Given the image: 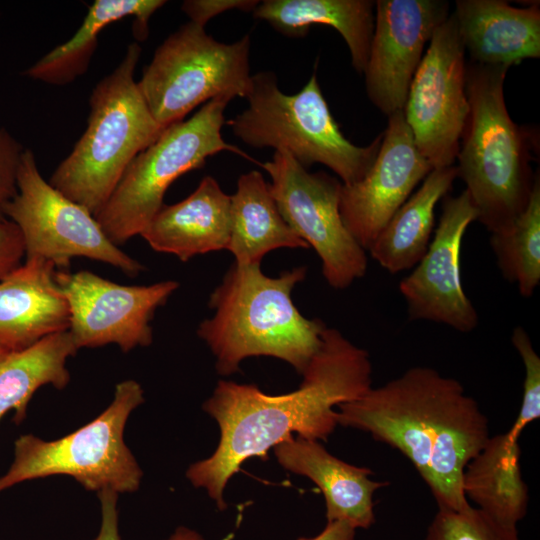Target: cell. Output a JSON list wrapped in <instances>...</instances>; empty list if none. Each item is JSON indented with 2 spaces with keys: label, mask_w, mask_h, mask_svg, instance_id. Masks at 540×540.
Wrapping results in <instances>:
<instances>
[{
  "label": "cell",
  "mask_w": 540,
  "mask_h": 540,
  "mask_svg": "<svg viewBox=\"0 0 540 540\" xmlns=\"http://www.w3.org/2000/svg\"><path fill=\"white\" fill-rule=\"evenodd\" d=\"M477 220L469 194L443 198L442 213L427 252L399 283L410 320L447 325L461 333L473 331L478 313L461 280L460 252L467 227Z\"/></svg>",
  "instance_id": "obj_14"
},
{
  "label": "cell",
  "mask_w": 540,
  "mask_h": 540,
  "mask_svg": "<svg viewBox=\"0 0 540 540\" xmlns=\"http://www.w3.org/2000/svg\"><path fill=\"white\" fill-rule=\"evenodd\" d=\"M231 230L227 246L241 265L260 264L278 248H309L287 224L259 171L242 174L230 195Z\"/></svg>",
  "instance_id": "obj_24"
},
{
  "label": "cell",
  "mask_w": 540,
  "mask_h": 540,
  "mask_svg": "<svg viewBox=\"0 0 540 540\" xmlns=\"http://www.w3.org/2000/svg\"><path fill=\"white\" fill-rule=\"evenodd\" d=\"M365 74L370 101L384 114L403 110L423 51L449 17L444 0H377Z\"/></svg>",
  "instance_id": "obj_15"
},
{
  "label": "cell",
  "mask_w": 540,
  "mask_h": 540,
  "mask_svg": "<svg viewBox=\"0 0 540 540\" xmlns=\"http://www.w3.org/2000/svg\"><path fill=\"white\" fill-rule=\"evenodd\" d=\"M424 540H520L517 527L495 521L477 507L438 510Z\"/></svg>",
  "instance_id": "obj_28"
},
{
  "label": "cell",
  "mask_w": 540,
  "mask_h": 540,
  "mask_svg": "<svg viewBox=\"0 0 540 540\" xmlns=\"http://www.w3.org/2000/svg\"><path fill=\"white\" fill-rule=\"evenodd\" d=\"M278 463L305 476L323 494L327 522L346 521L355 529L375 523L374 493L389 483L371 478L373 471L349 464L328 452L317 440L293 436L273 447Z\"/></svg>",
  "instance_id": "obj_18"
},
{
  "label": "cell",
  "mask_w": 540,
  "mask_h": 540,
  "mask_svg": "<svg viewBox=\"0 0 540 540\" xmlns=\"http://www.w3.org/2000/svg\"><path fill=\"white\" fill-rule=\"evenodd\" d=\"M356 529L346 521L327 522L324 529L314 537L296 540H355Z\"/></svg>",
  "instance_id": "obj_34"
},
{
  "label": "cell",
  "mask_w": 540,
  "mask_h": 540,
  "mask_svg": "<svg viewBox=\"0 0 540 540\" xmlns=\"http://www.w3.org/2000/svg\"><path fill=\"white\" fill-rule=\"evenodd\" d=\"M455 17L471 62L489 66L519 64L540 57V7L516 8L501 0H457Z\"/></svg>",
  "instance_id": "obj_20"
},
{
  "label": "cell",
  "mask_w": 540,
  "mask_h": 540,
  "mask_svg": "<svg viewBox=\"0 0 540 540\" xmlns=\"http://www.w3.org/2000/svg\"><path fill=\"white\" fill-rule=\"evenodd\" d=\"M55 279L69 306L68 331L78 350L115 344L129 352L149 346L156 310L179 287L174 280L122 285L87 270H57Z\"/></svg>",
  "instance_id": "obj_13"
},
{
  "label": "cell",
  "mask_w": 540,
  "mask_h": 540,
  "mask_svg": "<svg viewBox=\"0 0 540 540\" xmlns=\"http://www.w3.org/2000/svg\"><path fill=\"white\" fill-rule=\"evenodd\" d=\"M258 0H185L181 10L189 17V21L205 27L213 17L232 9L252 12Z\"/></svg>",
  "instance_id": "obj_31"
},
{
  "label": "cell",
  "mask_w": 540,
  "mask_h": 540,
  "mask_svg": "<svg viewBox=\"0 0 540 540\" xmlns=\"http://www.w3.org/2000/svg\"><path fill=\"white\" fill-rule=\"evenodd\" d=\"M10 352L0 344V363Z\"/></svg>",
  "instance_id": "obj_36"
},
{
  "label": "cell",
  "mask_w": 540,
  "mask_h": 540,
  "mask_svg": "<svg viewBox=\"0 0 540 540\" xmlns=\"http://www.w3.org/2000/svg\"><path fill=\"white\" fill-rule=\"evenodd\" d=\"M165 3L164 0H96L77 32L27 68L23 75L56 86L72 83L87 71L98 45V35L106 26L134 17L137 37L144 40L151 16Z\"/></svg>",
  "instance_id": "obj_25"
},
{
  "label": "cell",
  "mask_w": 540,
  "mask_h": 540,
  "mask_svg": "<svg viewBox=\"0 0 540 540\" xmlns=\"http://www.w3.org/2000/svg\"><path fill=\"white\" fill-rule=\"evenodd\" d=\"M100 502V528L93 540H122L119 532V494L104 490L97 493Z\"/></svg>",
  "instance_id": "obj_33"
},
{
  "label": "cell",
  "mask_w": 540,
  "mask_h": 540,
  "mask_svg": "<svg viewBox=\"0 0 540 540\" xmlns=\"http://www.w3.org/2000/svg\"><path fill=\"white\" fill-rule=\"evenodd\" d=\"M301 375L298 389L275 396L253 384L220 380L203 403L219 426L220 439L211 456L188 467L186 477L205 489L220 511L227 508L228 481L247 459L264 458L293 433L326 440L338 425L334 407L372 387L369 353L335 328H325L318 351Z\"/></svg>",
  "instance_id": "obj_1"
},
{
  "label": "cell",
  "mask_w": 540,
  "mask_h": 540,
  "mask_svg": "<svg viewBox=\"0 0 540 540\" xmlns=\"http://www.w3.org/2000/svg\"><path fill=\"white\" fill-rule=\"evenodd\" d=\"M304 266L265 275L260 264L234 263L210 295L211 318L197 335L216 358V370L228 376L253 356H270L289 363L302 374L318 351L327 327L320 319L304 317L291 293L306 277Z\"/></svg>",
  "instance_id": "obj_3"
},
{
  "label": "cell",
  "mask_w": 540,
  "mask_h": 540,
  "mask_svg": "<svg viewBox=\"0 0 540 540\" xmlns=\"http://www.w3.org/2000/svg\"><path fill=\"white\" fill-rule=\"evenodd\" d=\"M509 67L466 65L468 118L457 154V173L490 233L510 227L526 208L535 182L530 133L510 117L504 99Z\"/></svg>",
  "instance_id": "obj_4"
},
{
  "label": "cell",
  "mask_w": 540,
  "mask_h": 540,
  "mask_svg": "<svg viewBox=\"0 0 540 540\" xmlns=\"http://www.w3.org/2000/svg\"><path fill=\"white\" fill-rule=\"evenodd\" d=\"M56 271L46 260L25 259L0 280V344L9 352L69 329V306Z\"/></svg>",
  "instance_id": "obj_17"
},
{
  "label": "cell",
  "mask_w": 540,
  "mask_h": 540,
  "mask_svg": "<svg viewBox=\"0 0 540 540\" xmlns=\"http://www.w3.org/2000/svg\"><path fill=\"white\" fill-rule=\"evenodd\" d=\"M256 163L271 178L270 191L284 220L318 254L328 285L345 289L362 278L368 259L342 221V183L325 172H309L285 150Z\"/></svg>",
  "instance_id": "obj_11"
},
{
  "label": "cell",
  "mask_w": 540,
  "mask_h": 540,
  "mask_svg": "<svg viewBox=\"0 0 540 540\" xmlns=\"http://www.w3.org/2000/svg\"><path fill=\"white\" fill-rule=\"evenodd\" d=\"M465 48L452 14L434 31L403 108L414 142L432 169L453 166L469 114Z\"/></svg>",
  "instance_id": "obj_12"
},
{
  "label": "cell",
  "mask_w": 540,
  "mask_h": 540,
  "mask_svg": "<svg viewBox=\"0 0 540 540\" xmlns=\"http://www.w3.org/2000/svg\"><path fill=\"white\" fill-rule=\"evenodd\" d=\"M511 343L519 354L525 370L521 406L509 429L520 436L528 424L540 418V357L522 326L513 329Z\"/></svg>",
  "instance_id": "obj_29"
},
{
  "label": "cell",
  "mask_w": 540,
  "mask_h": 540,
  "mask_svg": "<svg viewBox=\"0 0 540 540\" xmlns=\"http://www.w3.org/2000/svg\"><path fill=\"white\" fill-rule=\"evenodd\" d=\"M25 258L22 235L8 219L0 222V280L18 268Z\"/></svg>",
  "instance_id": "obj_32"
},
{
  "label": "cell",
  "mask_w": 540,
  "mask_h": 540,
  "mask_svg": "<svg viewBox=\"0 0 540 540\" xmlns=\"http://www.w3.org/2000/svg\"><path fill=\"white\" fill-rule=\"evenodd\" d=\"M250 37L223 43L191 21L155 50L137 82L156 120L166 128L216 97L246 98L251 88Z\"/></svg>",
  "instance_id": "obj_9"
},
{
  "label": "cell",
  "mask_w": 540,
  "mask_h": 540,
  "mask_svg": "<svg viewBox=\"0 0 540 540\" xmlns=\"http://www.w3.org/2000/svg\"><path fill=\"white\" fill-rule=\"evenodd\" d=\"M519 437L510 430L490 436L467 464L462 477L466 498L508 527H517L529 504L528 486L521 474Z\"/></svg>",
  "instance_id": "obj_21"
},
{
  "label": "cell",
  "mask_w": 540,
  "mask_h": 540,
  "mask_svg": "<svg viewBox=\"0 0 540 540\" xmlns=\"http://www.w3.org/2000/svg\"><path fill=\"white\" fill-rule=\"evenodd\" d=\"M144 402L135 380L119 382L107 408L92 421L55 440L33 434L14 442V458L0 476V493L25 481L70 476L86 490L118 494L139 489L143 472L124 441L130 414Z\"/></svg>",
  "instance_id": "obj_7"
},
{
  "label": "cell",
  "mask_w": 540,
  "mask_h": 540,
  "mask_svg": "<svg viewBox=\"0 0 540 540\" xmlns=\"http://www.w3.org/2000/svg\"><path fill=\"white\" fill-rule=\"evenodd\" d=\"M128 45L119 65L93 88L87 127L48 182L96 215L110 198L132 160L163 132L135 80L141 56Z\"/></svg>",
  "instance_id": "obj_5"
},
{
  "label": "cell",
  "mask_w": 540,
  "mask_h": 540,
  "mask_svg": "<svg viewBox=\"0 0 540 540\" xmlns=\"http://www.w3.org/2000/svg\"><path fill=\"white\" fill-rule=\"evenodd\" d=\"M375 161L358 182L342 184L340 214L357 241L368 251L379 233L432 170L418 150L403 110L388 116Z\"/></svg>",
  "instance_id": "obj_16"
},
{
  "label": "cell",
  "mask_w": 540,
  "mask_h": 540,
  "mask_svg": "<svg viewBox=\"0 0 540 540\" xmlns=\"http://www.w3.org/2000/svg\"><path fill=\"white\" fill-rule=\"evenodd\" d=\"M375 2L370 0H264L253 17L288 37H304L311 25H328L345 40L353 68L363 73L374 30Z\"/></svg>",
  "instance_id": "obj_22"
},
{
  "label": "cell",
  "mask_w": 540,
  "mask_h": 540,
  "mask_svg": "<svg viewBox=\"0 0 540 540\" xmlns=\"http://www.w3.org/2000/svg\"><path fill=\"white\" fill-rule=\"evenodd\" d=\"M164 540H207L196 530L186 527H177L166 539Z\"/></svg>",
  "instance_id": "obj_35"
},
{
  "label": "cell",
  "mask_w": 540,
  "mask_h": 540,
  "mask_svg": "<svg viewBox=\"0 0 540 540\" xmlns=\"http://www.w3.org/2000/svg\"><path fill=\"white\" fill-rule=\"evenodd\" d=\"M246 99L248 107L226 124L249 146L285 150L306 169L323 164L344 185L360 181L375 161L382 135L364 147L350 142L334 120L315 72L294 95L279 89L273 72L256 73Z\"/></svg>",
  "instance_id": "obj_6"
},
{
  "label": "cell",
  "mask_w": 540,
  "mask_h": 540,
  "mask_svg": "<svg viewBox=\"0 0 540 540\" xmlns=\"http://www.w3.org/2000/svg\"><path fill=\"white\" fill-rule=\"evenodd\" d=\"M231 201L215 178L205 176L184 200L163 205L141 236L157 252L186 262L196 255L227 249Z\"/></svg>",
  "instance_id": "obj_19"
},
{
  "label": "cell",
  "mask_w": 540,
  "mask_h": 540,
  "mask_svg": "<svg viewBox=\"0 0 540 540\" xmlns=\"http://www.w3.org/2000/svg\"><path fill=\"white\" fill-rule=\"evenodd\" d=\"M78 351L68 330L10 352L0 363V419L14 410V422L26 417L28 404L42 386L65 388L70 381L67 361Z\"/></svg>",
  "instance_id": "obj_26"
},
{
  "label": "cell",
  "mask_w": 540,
  "mask_h": 540,
  "mask_svg": "<svg viewBox=\"0 0 540 540\" xmlns=\"http://www.w3.org/2000/svg\"><path fill=\"white\" fill-rule=\"evenodd\" d=\"M25 148L5 128L0 127V222L4 209L17 193V175Z\"/></svg>",
  "instance_id": "obj_30"
},
{
  "label": "cell",
  "mask_w": 540,
  "mask_h": 540,
  "mask_svg": "<svg viewBox=\"0 0 540 540\" xmlns=\"http://www.w3.org/2000/svg\"><path fill=\"white\" fill-rule=\"evenodd\" d=\"M234 97L206 102L192 117L166 127L129 164L108 201L94 216L108 239L120 246L140 235L161 209L169 186L202 167L208 157L228 151L256 162L222 137L224 111Z\"/></svg>",
  "instance_id": "obj_8"
},
{
  "label": "cell",
  "mask_w": 540,
  "mask_h": 540,
  "mask_svg": "<svg viewBox=\"0 0 540 540\" xmlns=\"http://www.w3.org/2000/svg\"><path fill=\"white\" fill-rule=\"evenodd\" d=\"M4 216L22 235L25 259L46 260L58 271H67L74 257L109 264L129 277L144 270L138 260L108 239L88 209L42 177L36 157L28 148L19 164L17 193L5 206Z\"/></svg>",
  "instance_id": "obj_10"
},
{
  "label": "cell",
  "mask_w": 540,
  "mask_h": 540,
  "mask_svg": "<svg viewBox=\"0 0 540 540\" xmlns=\"http://www.w3.org/2000/svg\"><path fill=\"white\" fill-rule=\"evenodd\" d=\"M337 407L338 425L369 433L412 463L438 510L471 506L462 477L490 438L489 421L458 380L414 366Z\"/></svg>",
  "instance_id": "obj_2"
},
{
  "label": "cell",
  "mask_w": 540,
  "mask_h": 540,
  "mask_svg": "<svg viewBox=\"0 0 540 540\" xmlns=\"http://www.w3.org/2000/svg\"><path fill=\"white\" fill-rule=\"evenodd\" d=\"M497 266L521 296L531 297L540 283V178L537 172L524 211L507 229L491 233Z\"/></svg>",
  "instance_id": "obj_27"
},
{
  "label": "cell",
  "mask_w": 540,
  "mask_h": 540,
  "mask_svg": "<svg viewBox=\"0 0 540 540\" xmlns=\"http://www.w3.org/2000/svg\"><path fill=\"white\" fill-rule=\"evenodd\" d=\"M458 177L456 165L432 169L418 190L390 218L368 250L389 273L414 268L423 258L435 225V207Z\"/></svg>",
  "instance_id": "obj_23"
}]
</instances>
